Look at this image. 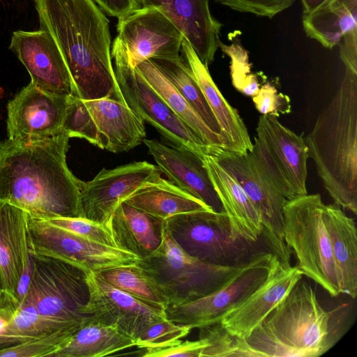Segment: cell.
Returning <instances> with one entry per match:
<instances>
[{
  "instance_id": "6da1fadb",
  "label": "cell",
  "mask_w": 357,
  "mask_h": 357,
  "mask_svg": "<svg viewBox=\"0 0 357 357\" xmlns=\"http://www.w3.org/2000/svg\"><path fill=\"white\" fill-rule=\"evenodd\" d=\"M69 139L63 132L28 144L0 142V201L43 219L82 218V181L66 162Z\"/></svg>"
},
{
  "instance_id": "7a4b0ae2",
  "label": "cell",
  "mask_w": 357,
  "mask_h": 357,
  "mask_svg": "<svg viewBox=\"0 0 357 357\" xmlns=\"http://www.w3.org/2000/svg\"><path fill=\"white\" fill-rule=\"evenodd\" d=\"M35 7L40 29L55 41L78 98L123 102L112 63L109 21L95 2L35 0Z\"/></svg>"
},
{
  "instance_id": "3957f363",
  "label": "cell",
  "mask_w": 357,
  "mask_h": 357,
  "mask_svg": "<svg viewBox=\"0 0 357 357\" xmlns=\"http://www.w3.org/2000/svg\"><path fill=\"white\" fill-rule=\"evenodd\" d=\"M309 158L335 204L357 213V75L340 86L305 139Z\"/></svg>"
},
{
  "instance_id": "277c9868",
  "label": "cell",
  "mask_w": 357,
  "mask_h": 357,
  "mask_svg": "<svg viewBox=\"0 0 357 357\" xmlns=\"http://www.w3.org/2000/svg\"><path fill=\"white\" fill-rule=\"evenodd\" d=\"M332 318L301 278L248 337L237 338L238 356H321L338 340L331 331Z\"/></svg>"
},
{
  "instance_id": "5b68a950",
  "label": "cell",
  "mask_w": 357,
  "mask_h": 357,
  "mask_svg": "<svg viewBox=\"0 0 357 357\" xmlns=\"http://www.w3.org/2000/svg\"><path fill=\"white\" fill-rule=\"evenodd\" d=\"M319 194L287 200L283 210L284 238L298 268L332 297L342 294Z\"/></svg>"
},
{
  "instance_id": "8992f818",
  "label": "cell",
  "mask_w": 357,
  "mask_h": 357,
  "mask_svg": "<svg viewBox=\"0 0 357 357\" xmlns=\"http://www.w3.org/2000/svg\"><path fill=\"white\" fill-rule=\"evenodd\" d=\"M31 255L32 271L22 299L33 303L41 315L77 331L89 324L90 270L59 258Z\"/></svg>"
},
{
  "instance_id": "52a82bcc",
  "label": "cell",
  "mask_w": 357,
  "mask_h": 357,
  "mask_svg": "<svg viewBox=\"0 0 357 357\" xmlns=\"http://www.w3.org/2000/svg\"><path fill=\"white\" fill-rule=\"evenodd\" d=\"M136 263L155 282L168 306L186 303L218 289L245 265L218 266L193 258L179 248L165 225L160 246Z\"/></svg>"
},
{
  "instance_id": "ba28073f",
  "label": "cell",
  "mask_w": 357,
  "mask_h": 357,
  "mask_svg": "<svg viewBox=\"0 0 357 357\" xmlns=\"http://www.w3.org/2000/svg\"><path fill=\"white\" fill-rule=\"evenodd\" d=\"M170 236L189 256L203 262L241 266L263 252L231 230L225 212L199 211L173 215L165 220Z\"/></svg>"
},
{
  "instance_id": "9c48e42d",
  "label": "cell",
  "mask_w": 357,
  "mask_h": 357,
  "mask_svg": "<svg viewBox=\"0 0 357 357\" xmlns=\"http://www.w3.org/2000/svg\"><path fill=\"white\" fill-rule=\"evenodd\" d=\"M207 153L236 180L257 210L262 225L261 238L270 252L282 263L291 265V251L283 232V210L287 200L260 160L252 151L241 154L211 147Z\"/></svg>"
},
{
  "instance_id": "30bf717a",
  "label": "cell",
  "mask_w": 357,
  "mask_h": 357,
  "mask_svg": "<svg viewBox=\"0 0 357 357\" xmlns=\"http://www.w3.org/2000/svg\"><path fill=\"white\" fill-rule=\"evenodd\" d=\"M114 70L123 102L144 122L153 126L172 145L183 146L203 158L210 146L169 107L128 59L116 38L112 48Z\"/></svg>"
},
{
  "instance_id": "8fae6325",
  "label": "cell",
  "mask_w": 357,
  "mask_h": 357,
  "mask_svg": "<svg viewBox=\"0 0 357 357\" xmlns=\"http://www.w3.org/2000/svg\"><path fill=\"white\" fill-rule=\"evenodd\" d=\"M252 152L287 199L307 194L308 149L301 136L282 126L278 117L261 115Z\"/></svg>"
},
{
  "instance_id": "7c38bea8",
  "label": "cell",
  "mask_w": 357,
  "mask_h": 357,
  "mask_svg": "<svg viewBox=\"0 0 357 357\" xmlns=\"http://www.w3.org/2000/svg\"><path fill=\"white\" fill-rule=\"evenodd\" d=\"M272 256L270 252H261L218 289L195 301L168 306L165 309L167 318L174 324L192 328L219 322L264 282Z\"/></svg>"
},
{
  "instance_id": "4fadbf2b",
  "label": "cell",
  "mask_w": 357,
  "mask_h": 357,
  "mask_svg": "<svg viewBox=\"0 0 357 357\" xmlns=\"http://www.w3.org/2000/svg\"><path fill=\"white\" fill-rule=\"evenodd\" d=\"M28 225L31 253L63 259L94 272L139 260L130 252L90 241L29 213Z\"/></svg>"
},
{
  "instance_id": "5bb4252c",
  "label": "cell",
  "mask_w": 357,
  "mask_h": 357,
  "mask_svg": "<svg viewBox=\"0 0 357 357\" xmlns=\"http://www.w3.org/2000/svg\"><path fill=\"white\" fill-rule=\"evenodd\" d=\"M89 323L112 326L135 341L149 324L167 318L165 307L139 299L112 286L97 272L88 274Z\"/></svg>"
},
{
  "instance_id": "9a60e30c",
  "label": "cell",
  "mask_w": 357,
  "mask_h": 357,
  "mask_svg": "<svg viewBox=\"0 0 357 357\" xmlns=\"http://www.w3.org/2000/svg\"><path fill=\"white\" fill-rule=\"evenodd\" d=\"M158 166L134 162L113 169L103 168L91 181H82V218L105 225L116 207L135 191L161 177Z\"/></svg>"
},
{
  "instance_id": "2e32d148",
  "label": "cell",
  "mask_w": 357,
  "mask_h": 357,
  "mask_svg": "<svg viewBox=\"0 0 357 357\" xmlns=\"http://www.w3.org/2000/svg\"><path fill=\"white\" fill-rule=\"evenodd\" d=\"M69 97L45 92L30 82L8 103V139L28 144L63 133Z\"/></svg>"
},
{
  "instance_id": "e0dca14e",
  "label": "cell",
  "mask_w": 357,
  "mask_h": 357,
  "mask_svg": "<svg viewBox=\"0 0 357 357\" xmlns=\"http://www.w3.org/2000/svg\"><path fill=\"white\" fill-rule=\"evenodd\" d=\"M116 38L125 47L130 64L154 58L180 57L184 36L163 14L142 7L118 20Z\"/></svg>"
},
{
  "instance_id": "ac0fdd59",
  "label": "cell",
  "mask_w": 357,
  "mask_h": 357,
  "mask_svg": "<svg viewBox=\"0 0 357 357\" xmlns=\"http://www.w3.org/2000/svg\"><path fill=\"white\" fill-rule=\"evenodd\" d=\"M9 49L37 88L52 94L78 97L63 58L48 31H14Z\"/></svg>"
},
{
  "instance_id": "d6986e66",
  "label": "cell",
  "mask_w": 357,
  "mask_h": 357,
  "mask_svg": "<svg viewBox=\"0 0 357 357\" xmlns=\"http://www.w3.org/2000/svg\"><path fill=\"white\" fill-rule=\"evenodd\" d=\"M297 266L282 263L273 255L264 282L219 321L231 336L245 339L257 328L303 278Z\"/></svg>"
},
{
  "instance_id": "ffe728a7",
  "label": "cell",
  "mask_w": 357,
  "mask_h": 357,
  "mask_svg": "<svg viewBox=\"0 0 357 357\" xmlns=\"http://www.w3.org/2000/svg\"><path fill=\"white\" fill-rule=\"evenodd\" d=\"M0 271L4 290L21 302L32 271L28 213L1 201Z\"/></svg>"
},
{
  "instance_id": "44dd1931",
  "label": "cell",
  "mask_w": 357,
  "mask_h": 357,
  "mask_svg": "<svg viewBox=\"0 0 357 357\" xmlns=\"http://www.w3.org/2000/svg\"><path fill=\"white\" fill-rule=\"evenodd\" d=\"M149 153L169 181L216 213L225 212L203 158L183 146H167L156 139H144Z\"/></svg>"
},
{
  "instance_id": "7402d4cb",
  "label": "cell",
  "mask_w": 357,
  "mask_h": 357,
  "mask_svg": "<svg viewBox=\"0 0 357 357\" xmlns=\"http://www.w3.org/2000/svg\"><path fill=\"white\" fill-rule=\"evenodd\" d=\"M139 1L142 7L155 8L167 17L205 66L213 61L222 24L212 16L209 0Z\"/></svg>"
},
{
  "instance_id": "603a6c76",
  "label": "cell",
  "mask_w": 357,
  "mask_h": 357,
  "mask_svg": "<svg viewBox=\"0 0 357 357\" xmlns=\"http://www.w3.org/2000/svg\"><path fill=\"white\" fill-rule=\"evenodd\" d=\"M181 52L221 128L224 149L241 154L251 151L253 144L248 129L236 109L232 107L213 82L190 43L184 38Z\"/></svg>"
},
{
  "instance_id": "cb8c5ba5",
  "label": "cell",
  "mask_w": 357,
  "mask_h": 357,
  "mask_svg": "<svg viewBox=\"0 0 357 357\" xmlns=\"http://www.w3.org/2000/svg\"><path fill=\"white\" fill-rule=\"evenodd\" d=\"M84 102L101 136L103 149L127 152L146 138L144 121L125 102L109 98Z\"/></svg>"
},
{
  "instance_id": "d4e9b609",
  "label": "cell",
  "mask_w": 357,
  "mask_h": 357,
  "mask_svg": "<svg viewBox=\"0 0 357 357\" xmlns=\"http://www.w3.org/2000/svg\"><path fill=\"white\" fill-rule=\"evenodd\" d=\"M203 160L234 234L257 243L261 238L260 215L236 180L206 153Z\"/></svg>"
},
{
  "instance_id": "484cf974",
  "label": "cell",
  "mask_w": 357,
  "mask_h": 357,
  "mask_svg": "<svg viewBox=\"0 0 357 357\" xmlns=\"http://www.w3.org/2000/svg\"><path fill=\"white\" fill-rule=\"evenodd\" d=\"M117 248L143 259L161 244L165 220L123 202L105 225Z\"/></svg>"
},
{
  "instance_id": "4316f807",
  "label": "cell",
  "mask_w": 357,
  "mask_h": 357,
  "mask_svg": "<svg viewBox=\"0 0 357 357\" xmlns=\"http://www.w3.org/2000/svg\"><path fill=\"white\" fill-rule=\"evenodd\" d=\"M324 221L342 294L357 295V233L354 220L336 204H325Z\"/></svg>"
},
{
  "instance_id": "83f0119b",
  "label": "cell",
  "mask_w": 357,
  "mask_h": 357,
  "mask_svg": "<svg viewBox=\"0 0 357 357\" xmlns=\"http://www.w3.org/2000/svg\"><path fill=\"white\" fill-rule=\"evenodd\" d=\"M302 22L307 37L332 49L357 29V0H325L312 12L303 13Z\"/></svg>"
},
{
  "instance_id": "f1b7e54d",
  "label": "cell",
  "mask_w": 357,
  "mask_h": 357,
  "mask_svg": "<svg viewBox=\"0 0 357 357\" xmlns=\"http://www.w3.org/2000/svg\"><path fill=\"white\" fill-rule=\"evenodd\" d=\"M124 202L163 220L181 213L213 211L200 199L162 177L139 188Z\"/></svg>"
},
{
  "instance_id": "f546056e",
  "label": "cell",
  "mask_w": 357,
  "mask_h": 357,
  "mask_svg": "<svg viewBox=\"0 0 357 357\" xmlns=\"http://www.w3.org/2000/svg\"><path fill=\"white\" fill-rule=\"evenodd\" d=\"M135 346V340L115 326L89 323L50 357H103Z\"/></svg>"
},
{
  "instance_id": "4dcf8cb0",
  "label": "cell",
  "mask_w": 357,
  "mask_h": 357,
  "mask_svg": "<svg viewBox=\"0 0 357 357\" xmlns=\"http://www.w3.org/2000/svg\"><path fill=\"white\" fill-rule=\"evenodd\" d=\"M135 68L169 107L206 144L224 149L223 138L206 126L181 94L149 59L139 63Z\"/></svg>"
},
{
  "instance_id": "1f68e13d",
  "label": "cell",
  "mask_w": 357,
  "mask_h": 357,
  "mask_svg": "<svg viewBox=\"0 0 357 357\" xmlns=\"http://www.w3.org/2000/svg\"><path fill=\"white\" fill-rule=\"evenodd\" d=\"M149 60L181 94L206 126L223 138L219 123L185 59L180 56Z\"/></svg>"
},
{
  "instance_id": "d6a6232c",
  "label": "cell",
  "mask_w": 357,
  "mask_h": 357,
  "mask_svg": "<svg viewBox=\"0 0 357 357\" xmlns=\"http://www.w3.org/2000/svg\"><path fill=\"white\" fill-rule=\"evenodd\" d=\"M115 288L139 299L167 308V301L160 288L137 263L118 266L97 272Z\"/></svg>"
},
{
  "instance_id": "836d02e7",
  "label": "cell",
  "mask_w": 357,
  "mask_h": 357,
  "mask_svg": "<svg viewBox=\"0 0 357 357\" xmlns=\"http://www.w3.org/2000/svg\"><path fill=\"white\" fill-rule=\"evenodd\" d=\"M62 130L70 138L77 137L103 149L101 136L83 100L70 96L62 123Z\"/></svg>"
},
{
  "instance_id": "e575fe53",
  "label": "cell",
  "mask_w": 357,
  "mask_h": 357,
  "mask_svg": "<svg viewBox=\"0 0 357 357\" xmlns=\"http://www.w3.org/2000/svg\"><path fill=\"white\" fill-rule=\"evenodd\" d=\"M192 327L174 324L167 318L147 326L135 340V346L148 349L171 347L181 342L189 334Z\"/></svg>"
},
{
  "instance_id": "d590c367",
  "label": "cell",
  "mask_w": 357,
  "mask_h": 357,
  "mask_svg": "<svg viewBox=\"0 0 357 357\" xmlns=\"http://www.w3.org/2000/svg\"><path fill=\"white\" fill-rule=\"evenodd\" d=\"M218 47L231 58V75L234 86L248 96H255L259 92L260 84L257 77L250 72L247 52L237 44L230 46L219 42Z\"/></svg>"
},
{
  "instance_id": "8d00e7d4",
  "label": "cell",
  "mask_w": 357,
  "mask_h": 357,
  "mask_svg": "<svg viewBox=\"0 0 357 357\" xmlns=\"http://www.w3.org/2000/svg\"><path fill=\"white\" fill-rule=\"evenodd\" d=\"M74 334L59 331L0 351V357H50Z\"/></svg>"
},
{
  "instance_id": "74e56055",
  "label": "cell",
  "mask_w": 357,
  "mask_h": 357,
  "mask_svg": "<svg viewBox=\"0 0 357 357\" xmlns=\"http://www.w3.org/2000/svg\"><path fill=\"white\" fill-rule=\"evenodd\" d=\"M45 220L54 226L90 241L116 247L110 232L102 224L82 217H59Z\"/></svg>"
},
{
  "instance_id": "f35d334b",
  "label": "cell",
  "mask_w": 357,
  "mask_h": 357,
  "mask_svg": "<svg viewBox=\"0 0 357 357\" xmlns=\"http://www.w3.org/2000/svg\"><path fill=\"white\" fill-rule=\"evenodd\" d=\"M199 328V337L207 342L204 357L238 356L236 337L229 335L220 322Z\"/></svg>"
},
{
  "instance_id": "ab89813d",
  "label": "cell",
  "mask_w": 357,
  "mask_h": 357,
  "mask_svg": "<svg viewBox=\"0 0 357 357\" xmlns=\"http://www.w3.org/2000/svg\"><path fill=\"white\" fill-rule=\"evenodd\" d=\"M256 109L262 115L278 117L280 114L291 112V100L288 96L278 92L276 86L270 82H265L259 92L252 97Z\"/></svg>"
},
{
  "instance_id": "60d3db41",
  "label": "cell",
  "mask_w": 357,
  "mask_h": 357,
  "mask_svg": "<svg viewBox=\"0 0 357 357\" xmlns=\"http://www.w3.org/2000/svg\"><path fill=\"white\" fill-rule=\"evenodd\" d=\"M236 11L272 18L290 7L295 0H215Z\"/></svg>"
},
{
  "instance_id": "b9f144b4",
  "label": "cell",
  "mask_w": 357,
  "mask_h": 357,
  "mask_svg": "<svg viewBox=\"0 0 357 357\" xmlns=\"http://www.w3.org/2000/svg\"><path fill=\"white\" fill-rule=\"evenodd\" d=\"M206 347V342L203 338L199 337V340L195 341H181L168 348L148 349L142 356L144 357H203Z\"/></svg>"
},
{
  "instance_id": "7bdbcfd3",
  "label": "cell",
  "mask_w": 357,
  "mask_h": 357,
  "mask_svg": "<svg viewBox=\"0 0 357 357\" xmlns=\"http://www.w3.org/2000/svg\"><path fill=\"white\" fill-rule=\"evenodd\" d=\"M107 15L121 20L140 8L139 0H93Z\"/></svg>"
},
{
  "instance_id": "ee69618b",
  "label": "cell",
  "mask_w": 357,
  "mask_h": 357,
  "mask_svg": "<svg viewBox=\"0 0 357 357\" xmlns=\"http://www.w3.org/2000/svg\"><path fill=\"white\" fill-rule=\"evenodd\" d=\"M338 45L345 68L357 75V29L346 34Z\"/></svg>"
},
{
  "instance_id": "f6af8a7d",
  "label": "cell",
  "mask_w": 357,
  "mask_h": 357,
  "mask_svg": "<svg viewBox=\"0 0 357 357\" xmlns=\"http://www.w3.org/2000/svg\"><path fill=\"white\" fill-rule=\"evenodd\" d=\"M325 0H301L303 13H308L317 8Z\"/></svg>"
},
{
  "instance_id": "bcb514c9",
  "label": "cell",
  "mask_w": 357,
  "mask_h": 357,
  "mask_svg": "<svg viewBox=\"0 0 357 357\" xmlns=\"http://www.w3.org/2000/svg\"><path fill=\"white\" fill-rule=\"evenodd\" d=\"M3 290H4L2 276H1V271H0V292H1Z\"/></svg>"
}]
</instances>
